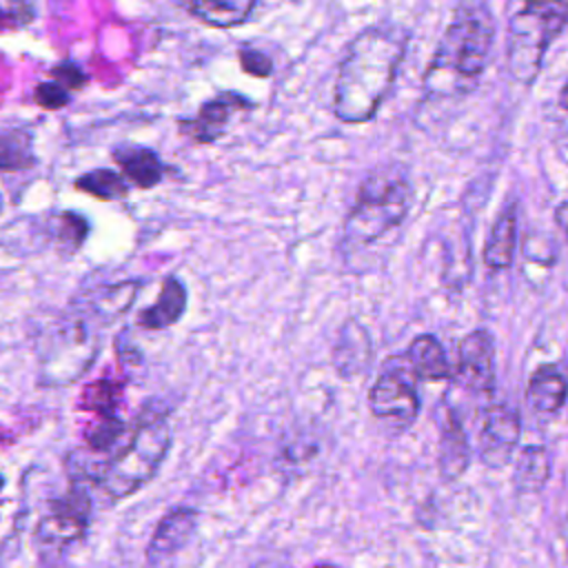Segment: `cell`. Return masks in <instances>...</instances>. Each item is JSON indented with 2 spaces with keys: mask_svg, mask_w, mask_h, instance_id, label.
Here are the masks:
<instances>
[{
  "mask_svg": "<svg viewBox=\"0 0 568 568\" xmlns=\"http://www.w3.org/2000/svg\"><path fill=\"white\" fill-rule=\"evenodd\" d=\"M410 33L397 22L362 29L344 49L333 87V113L344 124H364L390 93Z\"/></svg>",
  "mask_w": 568,
  "mask_h": 568,
  "instance_id": "6da1fadb",
  "label": "cell"
},
{
  "mask_svg": "<svg viewBox=\"0 0 568 568\" xmlns=\"http://www.w3.org/2000/svg\"><path fill=\"white\" fill-rule=\"evenodd\" d=\"M495 40V20L484 2H459L430 55L422 91L426 100H453L473 93L486 71Z\"/></svg>",
  "mask_w": 568,
  "mask_h": 568,
  "instance_id": "7a4b0ae2",
  "label": "cell"
},
{
  "mask_svg": "<svg viewBox=\"0 0 568 568\" xmlns=\"http://www.w3.org/2000/svg\"><path fill=\"white\" fill-rule=\"evenodd\" d=\"M413 204V184L402 164H384L371 171L344 217L342 248L346 253L371 246L397 229Z\"/></svg>",
  "mask_w": 568,
  "mask_h": 568,
  "instance_id": "3957f363",
  "label": "cell"
},
{
  "mask_svg": "<svg viewBox=\"0 0 568 568\" xmlns=\"http://www.w3.org/2000/svg\"><path fill=\"white\" fill-rule=\"evenodd\" d=\"M171 448V424L164 413L142 410L124 444L100 464L93 479L111 499H124L153 479Z\"/></svg>",
  "mask_w": 568,
  "mask_h": 568,
  "instance_id": "277c9868",
  "label": "cell"
},
{
  "mask_svg": "<svg viewBox=\"0 0 568 568\" xmlns=\"http://www.w3.org/2000/svg\"><path fill=\"white\" fill-rule=\"evenodd\" d=\"M100 335L93 320L80 313H67L53 320L38 337V371L47 386H67L75 382L95 359Z\"/></svg>",
  "mask_w": 568,
  "mask_h": 568,
  "instance_id": "5b68a950",
  "label": "cell"
},
{
  "mask_svg": "<svg viewBox=\"0 0 568 568\" xmlns=\"http://www.w3.org/2000/svg\"><path fill=\"white\" fill-rule=\"evenodd\" d=\"M568 24V2H526L508 20L506 67L521 84H532L544 55Z\"/></svg>",
  "mask_w": 568,
  "mask_h": 568,
  "instance_id": "8992f818",
  "label": "cell"
},
{
  "mask_svg": "<svg viewBox=\"0 0 568 568\" xmlns=\"http://www.w3.org/2000/svg\"><path fill=\"white\" fill-rule=\"evenodd\" d=\"M415 379L417 377L410 371L406 355H397L384 362L368 390L371 415L388 426L393 433L408 430L419 415Z\"/></svg>",
  "mask_w": 568,
  "mask_h": 568,
  "instance_id": "52a82bcc",
  "label": "cell"
},
{
  "mask_svg": "<svg viewBox=\"0 0 568 568\" xmlns=\"http://www.w3.org/2000/svg\"><path fill=\"white\" fill-rule=\"evenodd\" d=\"M521 437V417L517 408L493 404L481 408L477 419V453L484 466L504 468L513 462Z\"/></svg>",
  "mask_w": 568,
  "mask_h": 568,
  "instance_id": "ba28073f",
  "label": "cell"
},
{
  "mask_svg": "<svg viewBox=\"0 0 568 568\" xmlns=\"http://www.w3.org/2000/svg\"><path fill=\"white\" fill-rule=\"evenodd\" d=\"M91 517V497L82 484H73L69 493L49 504L47 515L36 528V537L47 546H64L78 541Z\"/></svg>",
  "mask_w": 568,
  "mask_h": 568,
  "instance_id": "9c48e42d",
  "label": "cell"
},
{
  "mask_svg": "<svg viewBox=\"0 0 568 568\" xmlns=\"http://www.w3.org/2000/svg\"><path fill=\"white\" fill-rule=\"evenodd\" d=\"M457 384L470 393H493L495 388V337L488 328H475L457 344Z\"/></svg>",
  "mask_w": 568,
  "mask_h": 568,
  "instance_id": "30bf717a",
  "label": "cell"
},
{
  "mask_svg": "<svg viewBox=\"0 0 568 568\" xmlns=\"http://www.w3.org/2000/svg\"><path fill=\"white\" fill-rule=\"evenodd\" d=\"M240 109H253V102L235 91H222L206 100L193 118L180 120V131L200 144H211L224 135L233 113Z\"/></svg>",
  "mask_w": 568,
  "mask_h": 568,
  "instance_id": "8fae6325",
  "label": "cell"
},
{
  "mask_svg": "<svg viewBox=\"0 0 568 568\" xmlns=\"http://www.w3.org/2000/svg\"><path fill=\"white\" fill-rule=\"evenodd\" d=\"M470 442L468 435L450 406H439V446H437V466L439 475L446 481L459 479L470 466Z\"/></svg>",
  "mask_w": 568,
  "mask_h": 568,
  "instance_id": "7c38bea8",
  "label": "cell"
},
{
  "mask_svg": "<svg viewBox=\"0 0 568 568\" xmlns=\"http://www.w3.org/2000/svg\"><path fill=\"white\" fill-rule=\"evenodd\" d=\"M197 519L200 513L191 506H175L173 510H169L151 535V541L146 546V559L158 564L180 552L191 541L197 528Z\"/></svg>",
  "mask_w": 568,
  "mask_h": 568,
  "instance_id": "4fadbf2b",
  "label": "cell"
},
{
  "mask_svg": "<svg viewBox=\"0 0 568 568\" xmlns=\"http://www.w3.org/2000/svg\"><path fill=\"white\" fill-rule=\"evenodd\" d=\"M568 399V379L555 364L537 366L526 384V402L528 406L541 415H557Z\"/></svg>",
  "mask_w": 568,
  "mask_h": 568,
  "instance_id": "5bb4252c",
  "label": "cell"
},
{
  "mask_svg": "<svg viewBox=\"0 0 568 568\" xmlns=\"http://www.w3.org/2000/svg\"><path fill=\"white\" fill-rule=\"evenodd\" d=\"M371 355H373V346H371L368 331L355 320L344 322L333 348V364L339 371V375L342 377L359 375L362 371H366Z\"/></svg>",
  "mask_w": 568,
  "mask_h": 568,
  "instance_id": "9a60e30c",
  "label": "cell"
},
{
  "mask_svg": "<svg viewBox=\"0 0 568 568\" xmlns=\"http://www.w3.org/2000/svg\"><path fill=\"white\" fill-rule=\"evenodd\" d=\"M515 248H517V209L506 206L497 220L493 222L486 242L481 260L490 271H506L515 262Z\"/></svg>",
  "mask_w": 568,
  "mask_h": 568,
  "instance_id": "2e32d148",
  "label": "cell"
},
{
  "mask_svg": "<svg viewBox=\"0 0 568 568\" xmlns=\"http://www.w3.org/2000/svg\"><path fill=\"white\" fill-rule=\"evenodd\" d=\"M113 158H115L122 175L126 178V182L135 184L138 189L158 186L166 171L160 155L149 146L124 144L113 151Z\"/></svg>",
  "mask_w": 568,
  "mask_h": 568,
  "instance_id": "e0dca14e",
  "label": "cell"
},
{
  "mask_svg": "<svg viewBox=\"0 0 568 568\" xmlns=\"http://www.w3.org/2000/svg\"><path fill=\"white\" fill-rule=\"evenodd\" d=\"M404 355L408 359L410 371L419 379L442 382V379L453 377V368L446 357V351L433 333H422V335L413 337V342L408 344V351Z\"/></svg>",
  "mask_w": 568,
  "mask_h": 568,
  "instance_id": "ac0fdd59",
  "label": "cell"
},
{
  "mask_svg": "<svg viewBox=\"0 0 568 568\" xmlns=\"http://www.w3.org/2000/svg\"><path fill=\"white\" fill-rule=\"evenodd\" d=\"M184 311H186V288L175 275H169L162 282V291L155 304L140 311L138 324L149 331H162L173 326L184 315Z\"/></svg>",
  "mask_w": 568,
  "mask_h": 568,
  "instance_id": "d6986e66",
  "label": "cell"
},
{
  "mask_svg": "<svg viewBox=\"0 0 568 568\" xmlns=\"http://www.w3.org/2000/svg\"><path fill=\"white\" fill-rule=\"evenodd\" d=\"M193 18L215 29H231L246 22L255 9L253 0H195L182 4Z\"/></svg>",
  "mask_w": 568,
  "mask_h": 568,
  "instance_id": "ffe728a7",
  "label": "cell"
},
{
  "mask_svg": "<svg viewBox=\"0 0 568 568\" xmlns=\"http://www.w3.org/2000/svg\"><path fill=\"white\" fill-rule=\"evenodd\" d=\"M550 477L548 450L539 444L524 446L515 459L513 484L517 493H539Z\"/></svg>",
  "mask_w": 568,
  "mask_h": 568,
  "instance_id": "44dd1931",
  "label": "cell"
},
{
  "mask_svg": "<svg viewBox=\"0 0 568 568\" xmlns=\"http://www.w3.org/2000/svg\"><path fill=\"white\" fill-rule=\"evenodd\" d=\"M33 162L31 135L22 129H0V171H22Z\"/></svg>",
  "mask_w": 568,
  "mask_h": 568,
  "instance_id": "7402d4cb",
  "label": "cell"
},
{
  "mask_svg": "<svg viewBox=\"0 0 568 568\" xmlns=\"http://www.w3.org/2000/svg\"><path fill=\"white\" fill-rule=\"evenodd\" d=\"M75 189L98 197V200H104V202H111V200H122L126 197L129 193V182L122 173L118 171H111V169H95V171H89L84 175H80L75 180Z\"/></svg>",
  "mask_w": 568,
  "mask_h": 568,
  "instance_id": "603a6c76",
  "label": "cell"
},
{
  "mask_svg": "<svg viewBox=\"0 0 568 568\" xmlns=\"http://www.w3.org/2000/svg\"><path fill=\"white\" fill-rule=\"evenodd\" d=\"M120 397H122L120 384L111 379H98L84 388L78 406H82L84 410H95L100 417H115Z\"/></svg>",
  "mask_w": 568,
  "mask_h": 568,
  "instance_id": "cb8c5ba5",
  "label": "cell"
},
{
  "mask_svg": "<svg viewBox=\"0 0 568 568\" xmlns=\"http://www.w3.org/2000/svg\"><path fill=\"white\" fill-rule=\"evenodd\" d=\"M69 100H71V93H69L62 84H58V82H53V80H51V82H40V84L33 89V102H36L38 106H42V109L55 111V109L67 106Z\"/></svg>",
  "mask_w": 568,
  "mask_h": 568,
  "instance_id": "d4e9b609",
  "label": "cell"
},
{
  "mask_svg": "<svg viewBox=\"0 0 568 568\" xmlns=\"http://www.w3.org/2000/svg\"><path fill=\"white\" fill-rule=\"evenodd\" d=\"M237 58H240V64L242 69L248 73V75H257V78H268L273 73V60L257 51V49H240L237 51Z\"/></svg>",
  "mask_w": 568,
  "mask_h": 568,
  "instance_id": "484cf974",
  "label": "cell"
},
{
  "mask_svg": "<svg viewBox=\"0 0 568 568\" xmlns=\"http://www.w3.org/2000/svg\"><path fill=\"white\" fill-rule=\"evenodd\" d=\"M49 75L53 78V82L62 84L67 91H73V89H80L87 84V73L71 60H64L60 64H55Z\"/></svg>",
  "mask_w": 568,
  "mask_h": 568,
  "instance_id": "4316f807",
  "label": "cell"
},
{
  "mask_svg": "<svg viewBox=\"0 0 568 568\" xmlns=\"http://www.w3.org/2000/svg\"><path fill=\"white\" fill-rule=\"evenodd\" d=\"M555 224L568 235V200L557 204V209H555Z\"/></svg>",
  "mask_w": 568,
  "mask_h": 568,
  "instance_id": "83f0119b",
  "label": "cell"
},
{
  "mask_svg": "<svg viewBox=\"0 0 568 568\" xmlns=\"http://www.w3.org/2000/svg\"><path fill=\"white\" fill-rule=\"evenodd\" d=\"M13 13H11V9H4L2 4H0V31H4L7 27H11L13 24Z\"/></svg>",
  "mask_w": 568,
  "mask_h": 568,
  "instance_id": "f1b7e54d",
  "label": "cell"
},
{
  "mask_svg": "<svg viewBox=\"0 0 568 568\" xmlns=\"http://www.w3.org/2000/svg\"><path fill=\"white\" fill-rule=\"evenodd\" d=\"M557 102H559V109L568 111V80H566V82H564V87L559 89V98H557Z\"/></svg>",
  "mask_w": 568,
  "mask_h": 568,
  "instance_id": "f546056e",
  "label": "cell"
},
{
  "mask_svg": "<svg viewBox=\"0 0 568 568\" xmlns=\"http://www.w3.org/2000/svg\"><path fill=\"white\" fill-rule=\"evenodd\" d=\"M561 537H564V544H566V550H568V515H566L564 526H561Z\"/></svg>",
  "mask_w": 568,
  "mask_h": 568,
  "instance_id": "4dcf8cb0",
  "label": "cell"
},
{
  "mask_svg": "<svg viewBox=\"0 0 568 568\" xmlns=\"http://www.w3.org/2000/svg\"><path fill=\"white\" fill-rule=\"evenodd\" d=\"M2 486H4V477L0 475V490H2Z\"/></svg>",
  "mask_w": 568,
  "mask_h": 568,
  "instance_id": "1f68e13d",
  "label": "cell"
},
{
  "mask_svg": "<svg viewBox=\"0 0 568 568\" xmlns=\"http://www.w3.org/2000/svg\"><path fill=\"white\" fill-rule=\"evenodd\" d=\"M0 211H2V197H0Z\"/></svg>",
  "mask_w": 568,
  "mask_h": 568,
  "instance_id": "d6a6232c",
  "label": "cell"
}]
</instances>
